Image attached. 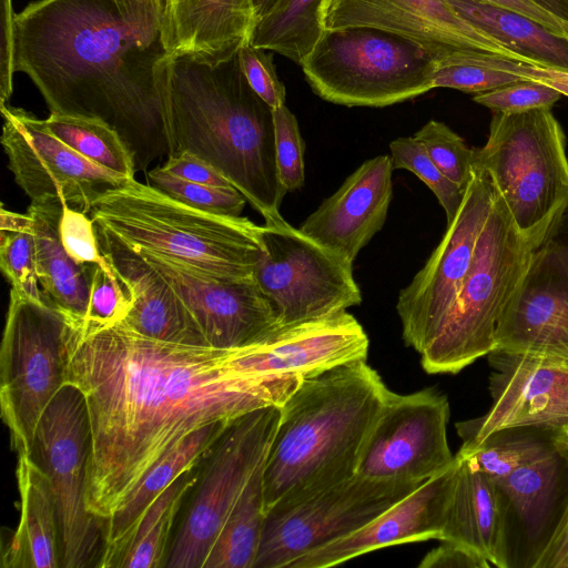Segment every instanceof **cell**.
<instances>
[{"label":"cell","instance_id":"cell-1","mask_svg":"<svg viewBox=\"0 0 568 568\" xmlns=\"http://www.w3.org/2000/svg\"><path fill=\"white\" fill-rule=\"evenodd\" d=\"M239 349L144 336L123 321L69 320L65 384L84 396L91 450L87 508L103 523L196 430L281 406L303 379L253 376Z\"/></svg>","mask_w":568,"mask_h":568},{"label":"cell","instance_id":"cell-2","mask_svg":"<svg viewBox=\"0 0 568 568\" xmlns=\"http://www.w3.org/2000/svg\"><path fill=\"white\" fill-rule=\"evenodd\" d=\"M14 71L51 113L99 119L136 171L173 154L160 29L130 22L114 0H38L14 14Z\"/></svg>","mask_w":568,"mask_h":568},{"label":"cell","instance_id":"cell-3","mask_svg":"<svg viewBox=\"0 0 568 568\" xmlns=\"http://www.w3.org/2000/svg\"><path fill=\"white\" fill-rule=\"evenodd\" d=\"M173 154L194 153L240 191L265 222L283 219L273 109L244 77L235 53L219 62L169 57L164 73Z\"/></svg>","mask_w":568,"mask_h":568},{"label":"cell","instance_id":"cell-4","mask_svg":"<svg viewBox=\"0 0 568 568\" xmlns=\"http://www.w3.org/2000/svg\"><path fill=\"white\" fill-rule=\"evenodd\" d=\"M388 393L366 361L303 378L280 406L265 457V515L355 476Z\"/></svg>","mask_w":568,"mask_h":568},{"label":"cell","instance_id":"cell-5","mask_svg":"<svg viewBox=\"0 0 568 568\" xmlns=\"http://www.w3.org/2000/svg\"><path fill=\"white\" fill-rule=\"evenodd\" d=\"M90 216L139 251L222 280L254 277L265 251L263 225L190 206L135 179L101 194Z\"/></svg>","mask_w":568,"mask_h":568},{"label":"cell","instance_id":"cell-6","mask_svg":"<svg viewBox=\"0 0 568 568\" xmlns=\"http://www.w3.org/2000/svg\"><path fill=\"white\" fill-rule=\"evenodd\" d=\"M561 207L538 226L523 231L496 192L459 293L439 334L419 354L426 373L457 374L496 348L498 323Z\"/></svg>","mask_w":568,"mask_h":568},{"label":"cell","instance_id":"cell-7","mask_svg":"<svg viewBox=\"0 0 568 568\" xmlns=\"http://www.w3.org/2000/svg\"><path fill=\"white\" fill-rule=\"evenodd\" d=\"M313 92L344 106L383 108L434 89L435 58L371 27L326 29L301 63Z\"/></svg>","mask_w":568,"mask_h":568},{"label":"cell","instance_id":"cell-8","mask_svg":"<svg viewBox=\"0 0 568 568\" xmlns=\"http://www.w3.org/2000/svg\"><path fill=\"white\" fill-rule=\"evenodd\" d=\"M474 170L485 173L517 226L531 230L568 201L566 136L551 108L494 112Z\"/></svg>","mask_w":568,"mask_h":568},{"label":"cell","instance_id":"cell-9","mask_svg":"<svg viewBox=\"0 0 568 568\" xmlns=\"http://www.w3.org/2000/svg\"><path fill=\"white\" fill-rule=\"evenodd\" d=\"M69 318L10 292L0 349V409L17 455L32 456L47 406L65 384Z\"/></svg>","mask_w":568,"mask_h":568},{"label":"cell","instance_id":"cell-10","mask_svg":"<svg viewBox=\"0 0 568 568\" xmlns=\"http://www.w3.org/2000/svg\"><path fill=\"white\" fill-rule=\"evenodd\" d=\"M90 450L84 396L64 384L41 415L32 449L53 494L62 568L98 567L103 554V521L88 510L85 501Z\"/></svg>","mask_w":568,"mask_h":568},{"label":"cell","instance_id":"cell-11","mask_svg":"<svg viewBox=\"0 0 568 568\" xmlns=\"http://www.w3.org/2000/svg\"><path fill=\"white\" fill-rule=\"evenodd\" d=\"M280 416L267 406L234 419L205 457L164 567L203 568L233 506L265 460Z\"/></svg>","mask_w":568,"mask_h":568},{"label":"cell","instance_id":"cell-12","mask_svg":"<svg viewBox=\"0 0 568 568\" xmlns=\"http://www.w3.org/2000/svg\"><path fill=\"white\" fill-rule=\"evenodd\" d=\"M265 251L254 278L281 326L328 316L362 303L353 264L284 219L263 225Z\"/></svg>","mask_w":568,"mask_h":568},{"label":"cell","instance_id":"cell-13","mask_svg":"<svg viewBox=\"0 0 568 568\" xmlns=\"http://www.w3.org/2000/svg\"><path fill=\"white\" fill-rule=\"evenodd\" d=\"M425 481L355 476L265 517L253 568H288L301 556L367 525Z\"/></svg>","mask_w":568,"mask_h":568},{"label":"cell","instance_id":"cell-14","mask_svg":"<svg viewBox=\"0 0 568 568\" xmlns=\"http://www.w3.org/2000/svg\"><path fill=\"white\" fill-rule=\"evenodd\" d=\"M496 191L490 179L474 170L462 204L425 265L403 288L396 312L407 346L422 354L439 334L473 262Z\"/></svg>","mask_w":568,"mask_h":568},{"label":"cell","instance_id":"cell-15","mask_svg":"<svg viewBox=\"0 0 568 568\" xmlns=\"http://www.w3.org/2000/svg\"><path fill=\"white\" fill-rule=\"evenodd\" d=\"M0 111L8 168L31 202L58 201L90 215L101 194L131 180L75 152L32 113L9 105Z\"/></svg>","mask_w":568,"mask_h":568},{"label":"cell","instance_id":"cell-16","mask_svg":"<svg viewBox=\"0 0 568 568\" xmlns=\"http://www.w3.org/2000/svg\"><path fill=\"white\" fill-rule=\"evenodd\" d=\"M449 402L426 388L389 390L364 447L357 474L378 480L426 481L455 460L447 439Z\"/></svg>","mask_w":568,"mask_h":568},{"label":"cell","instance_id":"cell-17","mask_svg":"<svg viewBox=\"0 0 568 568\" xmlns=\"http://www.w3.org/2000/svg\"><path fill=\"white\" fill-rule=\"evenodd\" d=\"M487 357L493 403L483 416L456 424L462 447H474L504 430L549 434L568 425V365L499 349Z\"/></svg>","mask_w":568,"mask_h":568},{"label":"cell","instance_id":"cell-18","mask_svg":"<svg viewBox=\"0 0 568 568\" xmlns=\"http://www.w3.org/2000/svg\"><path fill=\"white\" fill-rule=\"evenodd\" d=\"M139 252L180 295L210 346H245L281 326L254 277L222 280L169 257Z\"/></svg>","mask_w":568,"mask_h":568},{"label":"cell","instance_id":"cell-19","mask_svg":"<svg viewBox=\"0 0 568 568\" xmlns=\"http://www.w3.org/2000/svg\"><path fill=\"white\" fill-rule=\"evenodd\" d=\"M345 27H371L406 38L436 61L455 52L475 51L524 62L462 18L447 0H326L324 29Z\"/></svg>","mask_w":568,"mask_h":568},{"label":"cell","instance_id":"cell-20","mask_svg":"<svg viewBox=\"0 0 568 568\" xmlns=\"http://www.w3.org/2000/svg\"><path fill=\"white\" fill-rule=\"evenodd\" d=\"M369 339L347 311L278 326L265 337L241 346L239 363L254 376L318 375L336 366L366 361Z\"/></svg>","mask_w":568,"mask_h":568},{"label":"cell","instance_id":"cell-21","mask_svg":"<svg viewBox=\"0 0 568 568\" xmlns=\"http://www.w3.org/2000/svg\"><path fill=\"white\" fill-rule=\"evenodd\" d=\"M495 349L568 365V270L547 240L498 323Z\"/></svg>","mask_w":568,"mask_h":568},{"label":"cell","instance_id":"cell-22","mask_svg":"<svg viewBox=\"0 0 568 568\" xmlns=\"http://www.w3.org/2000/svg\"><path fill=\"white\" fill-rule=\"evenodd\" d=\"M457 465L429 478L364 527L312 550L288 568H327L388 546L440 539Z\"/></svg>","mask_w":568,"mask_h":568},{"label":"cell","instance_id":"cell-23","mask_svg":"<svg viewBox=\"0 0 568 568\" xmlns=\"http://www.w3.org/2000/svg\"><path fill=\"white\" fill-rule=\"evenodd\" d=\"M390 155L361 164L300 230L353 264L386 222L393 196Z\"/></svg>","mask_w":568,"mask_h":568},{"label":"cell","instance_id":"cell-24","mask_svg":"<svg viewBox=\"0 0 568 568\" xmlns=\"http://www.w3.org/2000/svg\"><path fill=\"white\" fill-rule=\"evenodd\" d=\"M95 230L103 256L131 295V308L123 322L159 341L209 345L183 300L142 254L108 229L95 224Z\"/></svg>","mask_w":568,"mask_h":568},{"label":"cell","instance_id":"cell-25","mask_svg":"<svg viewBox=\"0 0 568 568\" xmlns=\"http://www.w3.org/2000/svg\"><path fill=\"white\" fill-rule=\"evenodd\" d=\"M169 57L219 62L246 43L256 22L252 0H159Z\"/></svg>","mask_w":568,"mask_h":568},{"label":"cell","instance_id":"cell-26","mask_svg":"<svg viewBox=\"0 0 568 568\" xmlns=\"http://www.w3.org/2000/svg\"><path fill=\"white\" fill-rule=\"evenodd\" d=\"M445 525L439 541L465 546L491 567H509L504 495L494 479L467 459L455 455Z\"/></svg>","mask_w":568,"mask_h":568},{"label":"cell","instance_id":"cell-27","mask_svg":"<svg viewBox=\"0 0 568 568\" xmlns=\"http://www.w3.org/2000/svg\"><path fill=\"white\" fill-rule=\"evenodd\" d=\"M20 520L2 534V568H61L57 507L45 473L32 456L18 455Z\"/></svg>","mask_w":568,"mask_h":568},{"label":"cell","instance_id":"cell-28","mask_svg":"<svg viewBox=\"0 0 568 568\" xmlns=\"http://www.w3.org/2000/svg\"><path fill=\"white\" fill-rule=\"evenodd\" d=\"M62 206L61 202L45 201L31 202L28 207L34 227L37 272L47 302L69 320L82 322L97 264L78 263L63 248L59 236Z\"/></svg>","mask_w":568,"mask_h":568},{"label":"cell","instance_id":"cell-29","mask_svg":"<svg viewBox=\"0 0 568 568\" xmlns=\"http://www.w3.org/2000/svg\"><path fill=\"white\" fill-rule=\"evenodd\" d=\"M233 420L217 422L196 430L149 471L126 504L103 523L104 547L99 568L113 567L148 507L176 478L205 459Z\"/></svg>","mask_w":568,"mask_h":568},{"label":"cell","instance_id":"cell-30","mask_svg":"<svg viewBox=\"0 0 568 568\" xmlns=\"http://www.w3.org/2000/svg\"><path fill=\"white\" fill-rule=\"evenodd\" d=\"M467 22L499 41L526 63L568 70V37L517 12L479 0H447Z\"/></svg>","mask_w":568,"mask_h":568},{"label":"cell","instance_id":"cell-31","mask_svg":"<svg viewBox=\"0 0 568 568\" xmlns=\"http://www.w3.org/2000/svg\"><path fill=\"white\" fill-rule=\"evenodd\" d=\"M194 468L168 486L148 507L134 531L119 552L115 568L164 567L168 545L176 514L186 496L199 480Z\"/></svg>","mask_w":568,"mask_h":568},{"label":"cell","instance_id":"cell-32","mask_svg":"<svg viewBox=\"0 0 568 568\" xmlns=\"http://www.w3.org/2000/svg\"><path fill=\"white\" fill-rule=\"evenodd\" d=\"M326 0H278L256 20L250 42L301 64L324 32Z\"/></svg>","mask_w":568,"mask_h":568},{"label":"cell","instance_id":"cell-33","mask_svg":"<svg viewBox=\"0 0 568 568\" xmlns=\"http://www.w3.org/2000/svg\"><path fill=\"white\" fill-rule=\"evenodd\" d=\"M265 462V460H264ZM263 466L251 476L203 568H253L265 523Z\"/></svg>","mask_w":568,"mask_h":568},{"label":"cell","instance_id":"cell-34","mask_svg":"<svg viewBox=\"0 0 568 568\" xmlns=\"http://www.w3.org/2000/svg\"><path fill=\"white\" fill-rule=\"evenodd\" d=\"M561 458L552 449L495 481L511 504L528 539L535 540L545 530L554 508L559 483Z\"/></svg>","mask_w":568,"mask_h":568},{"label":"cell","instance_id":"cell-35","mask_svg":"<svg viewBox=\"0 0 568 568\" xmlns=\"http://www.w3.org/2000/svg\"><path fill=\"white\" fill-rule=\"evenodd\" d=\"M47 129L75 152L118 175L134 179L133 155L119 133L99 119L50 113Z\"/></svg>","mask_w":568,"mask_h":568},{"label":"cell","instance_id":"cell-36","mask_svg":"<svg viewBox=\"0 0 568 568\" xmlns=\"http://www.w3.org/2000/svg\"><path fill=\"white\" fill-rule=\"evenodd\" d=\"M531 432H499L474 447H460L457 455L497 481L552 449L549 438L546 440Z\"/></svg>","mask_w":568,"mask_h":568},{"label":"cell","instance_id":"cell-37","mask_svg":"<svg viewBox=\"0 0 568 568\" xmlns=\"http://www.w3.org/2000/svg\"><path fill=\"white\" fill-rule=\"evenodd\" d=\"M393 168L404 169L419 178L435 194L449 224L464 196V190L446 178L416 136H405L389 143Z\"/></svg>","mask_w":568,"mask_h":568},{"label":"cell","instance_id":"cell-38","mask_svg":"<svg viewBox=\"0 0 568 568\" xmlns=\"http://www.w3.org/2000/svg\"><path fill=\"white\" fill-rule=\"evenodd\" d=\"M481 53L460 51L436 61L434 89L448 88L478 94L521 79L486 64Z\"/></svg>","mask_w":568,"mask_h":568},{"label":"cell","instance_id":"cell-39","mask_svg":"<svg viewBox=\"0 0 568 568\" xmlns=\"http://www.w3.org/2000/svg\"><path fill=\"white\" fill-rule=\"evenodd\" d=\"M150 185L190 206L216 214L240 216L246 199L235 187H216L176 178L160 165L145 174Z\"/></svg>","mask_w":568,"mask_h":568},{"label":"cell","instance_id":"cell-40","mask_svg":"<svg viewBox=\"0 0 568 568\" xmlns=\"http://www.w3.org/2000/svg\"><path fill=\"white\" fill-rule=\"evenodd\" d=\"M443 174L465 191L474 173L475 149L443 122L430 120L415 134Z\"/></svg>","mask_w":568,"mask_h":568},{"label":"cell","instance_id":"cell-41","mask_svg":"<svg viewBox=\"0 0 568 568\" xmlns=\"http://www.w3.org/2000/svg\"><path fill=\"white\" fill-rule=\"evenodd\" d=\"M0 267L12 293L37 303H48L40 286L34 230L0 231Z\"/></svg>","mask_w":568,"mask_h":568},{"label":"cell","instance_id":"cell-42","mask_svg":"<svg viewBox=\"0 0 568 568\" xmlns=\"http://www.w3.org/2000/svg\"><path fill=\"white\" fill-rule=\"evenodd\" d=\"M273 116L278 179L286 192H293L304 185L305 144L297 119L285 104L273 109Z\"/></svg>","mask_w":568,"mask_h":568},{"label":"cell","instance_id":"cell-43","mask_svg":"<svg viewBox=\"0 0 568 568\" xmlns=\"http://www.w3.org/2000/svg\"><path fill=\"white\" fill-rule=\"evenodd\" d=\"M132 300L129 290L106 261L93 272L87 317L82 322L111 325L122 322Z\"/></svg>","mask_w":568,"mask_h":568},{"label":"cell","instance_id":"cell-44","mask_svg":"<svg viewBox=\"0 0 568 568\" xmlns=\"http://www.w3.org/2000/svg\"><path fill=\"white\" fill-rule=\"evenodd\" d=\"M562 94L556 89L528 79L475 94L473 100L493 112H521L551 108Z\"/></svg>","mask_w":568,"mask_h":568},{"label":"cell","instance_id":"cell-45","mask_svg":"<svg viewBox=\"0 0 568 568\" xmlns=\"http://www.w3.org/2000/svg\"><path fill=\"white\" fill-rule=\"evenodd\" d=\"M59 236L65 252L78 263L103 265V256L89 214L63 204L59 221Z\"/></svg>","mask_w":568,"mask_h":568},{"label":"cell","instance_id":"cell-46","mask_svg":"<svg viewBox=\"0 0 568 568\" xmlns=\"http://www.w3.org/2000/svg\"><path fill=\"white\" fill-rule=\"evenodd\" d=\"M268 50L244 44L237 52L240 67L251 88L272 109L285 104L286 90L276 74Z\"/></svg>","mask_w":568,"mask_h":568},{"label":"cell","instance_id":"cell-47","mask_svg":"<svg viewBox=\"0 0 568 568\" xmlns=\"http://www.w3.org/2000/svg\"><path fill=\"white\" fill-rule=\"evenodd\" d=\"M549 440L568 466V425L549 433ZM530 564L534 568H568V501L546 544Z\"/></svg>","mask_w":568,"mask_h":568},{"label":"cell","instance_id":"cell-48","mask_svg":"<svg viewBox=\"0 0 568 568\" xmlns=\"http://www.w3.org/2000/svg\"><path fill=\"white\" fill-rule=\"evenodd\" d=\"M161 168L165 172L185 181L216 187L233 186L214 166L189 151L169 155Z\"/></svg>","mask_w":568,"mask_h":568},{"label":"cell","instance_id":"cell-49","mask_svg":"<svg viewBox=\"0 0 568 568\" xmlns=\"http://www.w3.org/2000/svg\"><path fill=\"white\" fill-rule=\"evenodd\" d=\"M481 58L486 64L493 68L510 72L521 79H528L549 85L559 91L562 95L568 97V70L513 61L488 53H483Z\"/></svg>","mask_w":568,"mask_h":568},{"label":"cell","instance_id":"cell-50","mask_svg":"<svg viewBox=\"0 0 568 568\" xmlns=\"http://www.w3.org/2000/svg\"><path fill=\"white\" fill-rule=\"evenodd\" d=\"M14 13L11 0H1L0 9V106L7 105L12 94L14 71Z\"/></svg>","mask_w":568,"mask_h":568},{"label":"cell","instance_id":"cell-51","mask_svg":"<svg viewBox=\"0 0 568 568\" xmlns=\"http://www.w3.org/2000/svg\"><path fill=\"white\" fill-rule=\"evenodd\" d=\"M419 568H490V564L474 550L452 541H440V545L428 551Z\"/></svg>","mask_w":568,"mask_h":568},{"label":"cell","instance_id":"cell-52","mask_svg":"<svg viewBox=\"0 0 568 568\" xmlns=\"http://www.w3.org/2000/svg\"><path fill=\"white\" fill-rule=\"evenodd\" d=\"M494 7L507 9L523 14L547 29L568 37V27L558 21L556 18L546 12L532 0H479Z\"/></svg>","mask_w":568,"mask_h":568},{"label":"cell","instance_id":"cell-53","mask_svg":"<svg viewBox=\"0 0 568 568\" xmlns=\"http://www.w3.org/2000/svg\"><path fill=\"white\" fill-rule=\"evenodd\" d=\"M120 12L132 23L160 29L159 0H114Z\"/></svg>","mask_w":568,"mask_h":568},{"label":"cell","instance_id":"cell-54","mask_svg":"<svg viewBox=\"0 0 568 568\" xmlns=\"http://www.w3.org/2000/svg\"><path fill=\"white\" fill-rule=\"evenodd\" d=\"M547 243L568 270V201L561 207Z\"/></svg>","mask_w":568,"mask_h":568},{"label":"cell","instance_id":"cell-55","mask_svg":"<svg viewBox=\"0 0 568 568\" xmlns=\"http://www.w3.org/2000/svg\"><path fill=\"white\" fill-rule=\"evenodd\" d=\"M0 231H33V220L27 214L8 211L3 205L0 209Z\"/></svg>","mask_w":568,"mask_h":568},{"label":"cell","instance_id":"cell-56","mask_svg":"<svg viewBox=\"0 0 568 568\" xmlns=\"http://www.w3.org/2000/svg\"><path fill=\"white\" fill-rule=\"evenodd\" d=\"M546 12L568 27V0H532Z\"/></svg>","mask_w":568,"mask_h":568},{"label":"cell","instance_id":"cell-57","mask_svg":"<svg viewBox=\"0 0 568 568\" xmlns=\"http://www.w3.org/2000/svg\"><path fill=\"white\" fill-rule=\"evenodd\" d=\"M278 0H252L256 20L268 13Z\"/></svg>","mask_w":568,"mask_h":568}]
</instances>
